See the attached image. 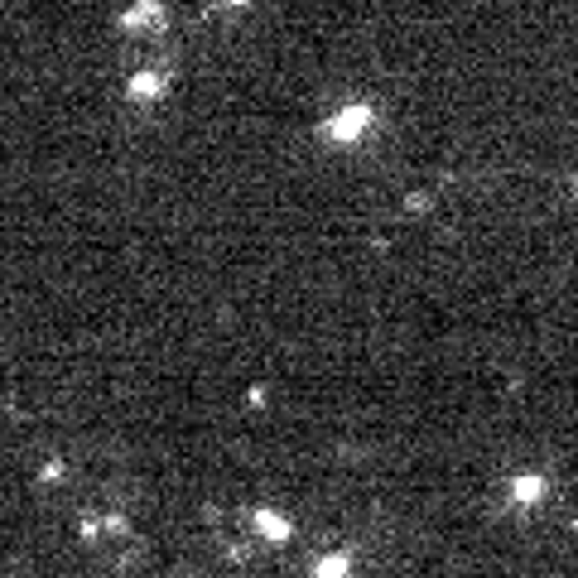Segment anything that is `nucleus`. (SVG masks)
Segmentation results:
<instances>
[{
	"label": "nucleus",
	"mask_w": 578,
	"mask_h": 578,
	"mask_svg": "<svg viewBox=\"0 0 578 578\" xmlns=\"http://www.w3.org/2000/svg\"><path fill=\"white\" fill-rule=\"evenodd\" d=\"M367 116H371V111H367V106H357V111H347V116H338V121H333V131H357V126H362V121H367Z\"/></svg>",
	"instance_id": "3"
},
{
	"label": "nucleus",
	"mask_w": 578,
	"mask_h": 578,
	"mask_svg": "<svg viewBox=\"0 0 578 578\" xmlns=\"http://www.w3.org/2000/svg\"><path fill=\"white\" fill-rule=\"evenodd\" d=\"M155 15H159V5H155V0H140V5L131 10V15H126V25H131V29H135V25H150Z\"/></svg>",
	"instance_id": "2"
},
{
	"label": "nucleus",
	"mask_w": 578,
	"mask_h": 578,
	"mask_svg": "<svg viewBox=\"0 0 578 578\" xmlns=\"http://www.w3.org/2000/svg\"><path fill=\"white\" fill-rule=\"evenodd\" d=\"M159 92V77L155 73H135L131 77V97H155Z\"/></svg>",
	"instance_id": "1"
}]
</instances>
